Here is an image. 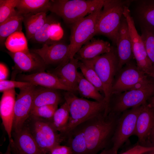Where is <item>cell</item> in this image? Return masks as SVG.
Instances as JSON below:
<instances>
[{
	"instance_id": "43",
	"label": "cell",
	"mask_w": 154,
	"mask_h": 154,
	"mask_svg": "<svg viewBox=\"0 0 154 154\" xmlns=\"http://www.w3.org/2000/svg\"><path fill=\"white\" fill-rule=\"evenodd\" d=\"M0 154H12L10 145H8L7 150L5 153H3L0 152Z\"/></svg>"
},
{
	"instance_id": "3",
	"label": "cell",
	"mask_w": 154,
	"mask_h": 154,
	"mask_svg": "<svg viewBox=\"0 0 154 154\" xmlns=\"http://www.w3.org/2000/svg\"><path fill=\"white\" fill-rule=\"evenodd\" d=\"M106 0H50L49 11L71 25L98 8L103 7Z\"/></svg>"
},
{
	"instance_id": "14",
	"label": "cell",
	"mask_w": 154,
	"mask_h": 154,
	"mask_svg": "<svg viewBox=\"0 0 154 154\" xmlns=\"http://www.w3.org/2000/svg\"><path fill=\"white\" fill-rule=\"evenodd\" d=\"M14 133L13 139H9L12 153L14 154H44L25 125L20 131Z\"/></svg>"
},
{
	"instance_id": "47",
	"label": "cell",
	"mask_w": 154,
	"mask_h": 154,
	"mask_svg": "<svg viewBox=\"0 0 154 154\" xmlns=\"http://www.w3.org/2000/svg\"></svg>"
},
{
	"instance_id": "16",
	"label": "cell",
	"mask_w": 154,
	"mask_h": 154,
	"mask_svg": "<svg viewBox=\"0 0 154 154\" xmlns=\"http://www.w3.org/2000/svg\"><path fill=\"white\" fill-rule=\"evenodd\" d=\"M154 127V109L149 107L147 103L143 105L137 117L133 134L137 137L139 144L148 146V137Z\"/></svg>"
},
{
	"instance_id": "9",
	"label": "cell",
	"mask_w": 154,
	"mask_h": 154,
	"mask_svg": "<svg viewBox=\"0 0 154 154\" xmlns=\"http://www.w3.org/2000/svg\"><path fill=\"white\" fill-rule=\"evenodd\" d=\"M143 105L126 110L120 115L107 154H117L121 147L133 135L137 117Z\"/></svg>"
},
{
	"instance_id": "7",
	"label": "cell",
	"mask_w": 154,
	"mask_h": 154,
	"mask_svg": "<svg viewBox=\"0 0 154 154\" xmlns=\"http://www.w3.org/2000/svg\"><path fill=\"white\" fill-rule=\"evenodd\" d=\"M103 7L71 25L69 59L74 57L80 49L96 35L97 20Z\"/></svg>"
},
{
	"instance_id": "38",
	"label": "cell",
	"mask_w": 154,
	"mask_h": 154,
	"mask_svg": "<svg viewBox=\"0 0 154 154\" xmlns=\"http://www.w3.org/2000/svg\"><path fill=\"white\" fill-rule=\"evenodd\" d=\"M153 150L154 146H145L138 144L120 154H143Z\"/></svg>"
},
{
	"instance_id": "32",
	"label": "cell",
	"mask_w": 154,
	"mask_h": 154,
	"mask_svg": "<svg viewBox=\"0 0 154 154\" xmlns=\"http://www.w3.org/2000/svg\"><path fill=\"white\" fill-rule=\"evenodd\" d=\"M141 37L147 55L154 69V28L140 26Z\"/></svg>"
},
{
	"instance_id": "36",
	"label": "cell",
	"mask_w": 154,
	"mask_h": 154,
	"mask_svg": "<svg viewBox=\"0 0 154 154\" xmlns=\"http://www.w3.org/2000/svg\"><path fill=\"white\" fill-rule=\"evenodd\" d=\"M33 85L29 82L22 81L5 80L0 81V91L4 92L15 88L21 89Z\"/></svg>"
},
{
	"instance_id": "6",
	"label": "cell",
	"mask_w": 154,
	"mask_h": 154,
	"mask_svg": "<svg viewBox=\"0 0 154 154\" xmlns=\"http://www.w3.org/2000/svg\"><path fill=\"white\" fill-rule=\"evenodd\" d=\"M24 125L44 154H48L52 148L63 141L61 134L51 121L30 115Z\"/></svg>"
},
{
	"instance_id": "10",
	"label": "cell",
	"mask_w": 154,
	"mask_h": 154,
	"mask_svg": "<svg viewBox=\"0 0 154 154\" xmlns=\"http://www.w3.org/2000/svg\"><path fill=\"white\" fill-rule=\"evenodd\" d=\"M114 82L112 94H119L131 89L140 88L150 80L148 75L140 70L131 61L125 65Z\"/></svg>"
},
{
	"instance_id": "30",
	"label": "cell",
	"mask_w": 154,
	"mask_h": 154,
	"mask_svg": "<svg viewBox=\"0 0 154 154\" xmlns=\"http://www.w3.org/2000/svg\"><path fill=\"white\" fill-rule=\"evenodd\" d=\"M5 45L9 51L12 52L29 50L27 38L22 31L15 32L9 36L6 39Z\"/></svg>"
},
{
	"instance_id": "44",
	"label": "cell",
	"mask_w": 154,
	"mask_h": 154,
	"mask_svg": "<svg viewBox=\"0 0 154 154\" xmlns=\"http://www.w3.org/2000/svg\"><path fill=\"white\" fill-rule=\"evenodd\" d=\"M148 76L154 79V69L152 70L151 72L148 75Z\"/></svg>"
},
{
	"instance_id": "25",
	"label": "cell",
	"mask_w": 154,
	"mask_h": 154,
	"mask_svg": "<svg viewBox=\"0 0 154 154\" xmlns=\"http://www.w3.org/2000/svg\"><path fill=\"white\" fill-rule=\"evenodd\" d=\"M61 100L60 95L56 90L45 87L36 88L32 109L45 105H58Z\"/></svg>"
},
{
	"instance_id": "23",
	"label": "cell",
	"mask_w": 154,
	"mask_h": 154,
	"mask_svg": "<svg viewBox=\"0 0 154 154\" xmlns=\"http://www.w3.org/2000/svg\"><path fill=\"white\" fill-rule=\"evenodd\" d=\"M137 2L135 12L140 26L154 28V0Z\"/></svg>"
},
{
	"instance_id": "8",
	"label": "cell",
	"mask_w": 154,
	"mask_h": 154,
	"mask_svg": "<svg viewBox=\"0 0 154 154\" xmlns=\"http://www.w3.org/2000/svg\"><path fill=\"white\" fill-rule=\"evenodd\" d=\"M109 112L120 114L129 108L141 106L154 95V80H151L142 87L133 89L118 94Z\"/></svg>"
},
{
	"instance_id": "28",
	"label": "cell",
	"mask_w": 154,
	"mask_h": 154,
	"mask_svg": "<svg viewBox=\"0 0 154 154\" xmlns=\"http://www.w3.org/2000/svg\"><path fill=\"white\" fill-rule=\"evenodd\" d=\"M77 91L83 98L92 99L99 102L104 100V96L101 94L97 88L79 72L78 75Z\"/></svg>"
},
{
	"instance_id": "24",
	"label": "cell",
	"mask_w": 154,
	"mask_h": 154,
	"mask_svg": "<svg viewBox=\"0 0 154 154\" xmlns=\"http://www.w3.org/2000/svg\"><path fill=\"white\" fill-rule=\"evenodd\" d=\"M50 0H19L16 7L18 12L23 16L35 15L49 11Z\"/></svg>"
},
{
	"instance_id": "20",
	"label": "cell",
	"mask_w": 154,
	"mask_h": 154,
	"mask_svg": "<svg viewBox=\"0 0 154 154\" xmlns=\"http://www.w3.org/2000/svg\"><path fill=\"white\" fill-rule=\"evenodd\" d=\"M79 61L74 57L69 59L60 64L52 73L74 92L77 91Z\"/></svg>"
},
{
	"instance_id": "12",
	"label": "cell",
	"mask_w": 154,
	"mask_h": 154,
	"mask_svg": "<svg viewBox=\"0 0 154 154\" xmlns=\"http://www.w3.org/2000/svg\"><path fill=\"white\" fill-rule=\"evenodd\" d=\"M36 86L32 85L20 89L16 98L12 131L17 133L23 127L33 106Z\"/></svg>"
},
{
	"instance_id": "29",
	"label": "cell",
	"mask_w": 154,
	"mask_h": 154,
	"mask_svg": "<svg viewBox=\"0 0 154 154\" xmlns=\"http://www.w3.org/2000/svg\"><path fill=\"white\" fill-rule=\"evenodd\" d=\"M78 66L84 78L94 86L100 93H103L102 84L94 69L92 59L79 60Z\"/></svg>"
},
{
	"instance_id": "1",
	"label": "cell",
	"mask_w": 154,
	"mask_h": 154,
	"mask_svg": "<svg viewBox=\"0 0 154 154\" xmlns=\"http://www.w3.org/2000/svg\"><path fill=\"white\" fill-rule=\"evenodd\" d=\"M120 115L110 112L106 115L104 112L81 123L87 154H98L104 150L108 149L109 147L110 148Z\"/></svg>"
},
{
	"instance_id": "21",
	"label": "cell",
	"mask_w": 154,
	"mask_h": 154,
	"mask_svg": "<svg viewBox=\"0 0 154 154\" xmlns=\"http://www.w3.org/2000/svg\"><path fill=\"white\" fill-rule=\"evenodd\" d=\"M113 48L107 41L92 38L80 49L76 54V58L79 60L92 59L110 52Z\"/></svg>"
},
{
	"instance_id": "11",
	"label": "cell",
	"mask_w": 154,
	"mask_h": 154,
	"mask_svg": "<svg viewBox=\"0 0 154 154\" xmlns=\"http://www.w3.org/2000/svg\"><path fill=\"white\" fill-rule=\"evenodd\" d=\"M129 5H125L123 15L127 21L130 37L133 58L138 68L148 76L153 70L152 64L147 55L141 37L136 29L133 17L129 9Z\"/></svg>"
},
{
	"instance_id": "35",
	"label": "cell",
	"mask_w": 154,
	"mask_h": 154,
	"mask_svg": "<svg viewBox=\"0 0 154 154\" xmlns=\"http://www.w3.org/2000/svg\"><path fill=\"white\" fill-rule=\"evenodd\" d=\"M54 21L48 17L47 21L40 29L31 39L39 43H48L50 39V30L51 25Z\"/></svg>"
},
{
	"instance_id": "2",
	"label": "cell",
	"mask_w": 154,
	"mask_h": 154,
	"mask_svg": "<svg viewBox=\"0 0 154 154\" xmlns=\"http://www.w3.org/2000/svg\"><path fill=\"white\" fill-rule=\"evenodd\" d=\"M65 101L68 105L70 117L63 136L77 126L91 118L105 112V100L99 102L79 98L73 92L67 91L64 95Z\"/></svg>"
},
{
	"instance_id": "45",
	"label": "cell",
	"mask_w": 154,
	"mask_h": 154,
	"mask_svg": "<svg viewBox=\"0 0 154 154\" xmlns=\"http://www.w3.org/2000/svg\"><path fill=\"white\" fill-rule=\"evenodd\" d=\"M108 149L104 150L98 154H107Z\"/></svg>"
},
{
	"instance_id": "26",
	"label": "cell",
	"mask_w": 154,
	"mask_h": 154,
	"mask_svg": "<svg viewBox=\"0 0 154 154\" xmlns=\"http://www.w3.org/2000/svg\"><path fill=\"white\" fill-rule=\"evenodd\" d=\"M46 13V12H42L23 16V22L28 40L31 39L46 23L48 18Z\"/></svg>"
},
{
	"instance_id": "4",
	"label": "cell",
	"mask_w": 154,
	"mask_h": 154,
	"mask_svg": "<svg viewBox=\"0 0 154 154\" xmlns=\"http://www.w3.org/2000/svg\"><path fill=\"white\" fill-rule=\"evenodd\" d=\"M131 1L106 0L98 19L96 35L107 37L115 44L124 7Z\"/></svg>"
},
{
	"instance_id": "42",
	"label": "cell",
	"mask_w": 154,
	"mask_h": 154,
	"mask_svg": "<svg viewBox=\"0 0 154 154\" xmlns=\"http://www.w3.org/2000/svg\"><path fill=\"white\" fill-rule=\"evenodd\" d=\"M149 102L147 103L148 106L151 108L154 109V95L149 99Z\"/></svg>"
},
{
	"instance_id": "46",
	"label": "cell",
	"mask_w": 154,
	"mask_h": 154,
	"mask_svg": "<svg viewBox=\"0 0 154 154\" xmlns=\"http://www.w3.org/2000/svg\"><path fill=\"white\" fill-rule=\"evenodd\" d=\"M143 154H154V150L147 152Z\"/></svg>"
},
{
	"instance_id": "13",
	"label": "cell",
	"mask_w": 154,
	"mask_h": 154,
	"mask_svg": "<svg viewBox=\"0 0 154 154\" xmlns=\"http://www.w3.org/2000/svg\"><path fill=\"white\" fill-rule=\"evenodd\" d=\"M69 44L55 42L44 44L40 48L30 50L38 54L46 65L60 64L69 60Z\"/></svg>"
},
{
	"instance_id": "34",
	"label": "cell",
	"mask_w": 154,
	"mask_h": 154,
	"mask_svg": "<svg viewBox=\"0 0 154 154\" xmlns=\"http://www.w3.org/2000/svg\"><path fill=\"white\" fill-rule=\"evenodd\" d=\"M58 105H47L33 108L32 109L30 115L51 121L58 108Z\"/></svg>"
},
{
	"instance_id": "19",
	"label": "cell",
	"mask_w": 154,
	"mask_h": 154,
	"mask_svg": "<svg viewBox=\"0 0 154 154\" xmlns=\"http://www.w3.org/2000/svg\"><path fill=\"white\" fill-rule=\"evenodd\" d=\"M7 53L13 60L15 67L22 71L43 70L46 65L38 54L29 50L17 52L8 51Z\"/></svg>"
},
{
	"instance_id": "22",
	"label": "cell",
	"mask_w": 154,
	"mask_h": 154,
	"mask_svg": "<svg viewBox=\"0 0 154 154\" xmlns=\"http://www.w3.org/2000/svg\"><path fill=\"white\" fill-rule=\"evenodd\" d=\"M66 145L71 149L72 154H87L86 141L81 124L62 137Z\"/></svg>"
},
{
	"instance_id": "40",
	"label": "cell",
	"mask_w": 154,
	"mask_h": 154,
	"mask_svg": "<svg viewBox=\"0 0 154 154\" xmlns=\"http://www.w3.org/2000/svg\"><path fill=\"white\" fill-rule=\"evenodd\" d=\"M7 68L4 64L0 63V81L6 80L8 75Z\"/></svg>"
},
{
	"instance_id": "5",
	"label": "cell",
	"mask_w": 154,
	"mask_h": 154,
	"mask_svg": "<svg viewBox=\"0 0 154 154\" xmlns=\"http://www.w3.org/2000/svg\"><path fill=\"white\" fill-rule=\"evenodd\" d=\"M94 69L102 84L106 107L104 112L108 114L114 77L118 72V59L116 51L113 48L109 52L92 59Z\"/></svg>"
},
{
	"instance_id": "31",
	"label": "cell",
	"mask_w": 154,
	"mask_h": 154,
	"mask_svg": "<svg viewBox=\"0 0 154 154\" xmlns=\"http://www.w3.org/2000/svg\"><path fill=\"white\" fill-rule=\"evenodd\" d=\"M70 117L69 106L65 102L55 111L51 121L56 129L60 133H63L67 126Z\"/></svg>"
},
{
	"instance_id": "15",
	"label": "cell",
	"mask_w": 154,
	"mask_h": 154,
	"mask_svg": "<svg viewBox=\"0 0 154 154\" xmlns=\"http://www.w3.org/2000/svg\"><path fill=\"white\" fill-rule=\"evenodd\" d=\"M115 44L118 59V72L133 58L131 40L126 19L123 16Z\"/></svg>"
},
{
	"instance_id": "33",
	"label": "cell",
	"mask_w": 154,
	"mask_h": 154,
	"mask_svg": "<svg viewBox=\"0 0 154 154\" xmlns=\"http://www.w3.org/2000/svg\"><path fill=\"white\" fill-rule=\"evenodd\" d=\"M19 0H0V24L16 15Z\"/></svg>"
},
{
	"instance_id": "37",
	"label": "cell",
	"mask_w": 154,
	"mask_h": 154,
	"mask_svg": "<svg viewBox=\"0 0 154 154\" xmlns=\"http://www.w3.org/2000/svg\"><path fill=\"white\" fill-rule=\"evenodd\" d=\"M63 31L60 23L55 21L51 25L50 30V39L57 42L62 37Z\"/></svg>"
},
{
	"instance_id": "39",
	"label": "cell",
	"mask_w": 154,
	"mask_h": 154,
	"mask_svg": "<svg viewBox=\"0 0 154 154\" xmlns=\"http://www.w3.org/2000/svg\"><path fill=\"white\" fill-rule=\"evenodd\" d=\"M48 154H72V151L69 146L60 144L52 148Z\"/></svg>"
},
{
	"instance_id": "18",
	"label": "cell",
	"mask_w": 154,
	"mask_h": 154,
	"mask_svg": "<svg viewBox=\"0 0 154 154\" xmlns=\"http://www.w3.org/2000/svg\"><path fill=\"white\" fill-rule=\"evenodd\" d=\"M15 95V89L5 91L0 101V117L9 139L12 138Z\"/></svg>"
},
{
	"instance_id": "17",
	"label": "cell",
	"mask_w": 154,
	"mask_h": 154,
	"mask_svg": "<svg viewBox=\"0 0 154 154\" xmlns=\"http://www.w3.org/2000/svg\"><path fill=\"white\" fill-rule=\"evenodd\" d=\"M20 79L21 81L29 82L35 86L39 85L51 89L74 92L52 73L41 71L30 74L22 75Z\"/></svg>"
},
{
	"instance_id": "41",
	"label": "cell",
	"mask_w": 154,
	"mask_h": 154,
	"mask_svg": "<svg viewBox=\"0 0 154 154\" xmlns=\"http://www.w3.org/2000/svg\"><path fill=\"white\" fill-rule=\"evenodd\" d=\"M147 146L149 147L154 146V127L151 131L149 135Z\"/></svg>"
},
{
	"instance_id": "27",
	"label": "cell",
	"mask_w": 154,
	"mask_h": 154,
	"mask_svg": "<svg viewBox=\"0 0 154 154\" xmlns=\"http://www.w3.org/2000/svg\"><path fill=\"white\" fill-rule=\"evenodd\" d=\"M23 19V16L18 12L16 15L0 24L1 44H5L6 38L12 33L22 31Z\"/></svg>"
}]
</instances>
